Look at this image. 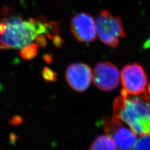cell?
I'll return each instance as SVG.
<instances>
[{
  "instance_id": "cell-1",
  "label": "cell",
  "mask_w": 150,
  "mask_h": 150,
  "mask_svg": "<svg viewBox=\"0 0 150 150\" xmlns=\"http://www.w3.org/2000/svg\"><path fill=\"white\" fill-rule=\"evenodd\" d=\"M59 24L42 17L26 20L18 15L2 18L0 21V49H21L33 43L38 36L52 40L58 36Z\"/></svg>"
},
{
  "instance_id": "cell-2",
  "label": "cell",
  "mask_w": 150,
  "mask_h": 150,
  "mask_svg": "<svg viewBox=\"0 0 150 150\" xmlns=\"http://www.w3.org/2000/svg\"><path fill=\"white\" fill-rule=\"evenodd\" d=\"M113 117L127 125L139 136L150 134V95L147 92L122 95L114 100Z\"/></svg>"
},
{
  "instance_id": "cell-3",
  "label": "cell",
  "mask_w": 150,
  "mask_h": 150,
  "mask_svg": "<svg viewBox=\"0 0 150 150\" xmlns=\"http://www.w3.org/2000/svg\"><path fill=\"white\" fill-rule=\"evenodd\" d=\"M95 26L101 41L112 48L118 46L120 39L125 37L122 20L109 11L102 10L99 12L96 18Z\"/></svg>"
},
{
  "instance_id": "cell-4",
  "label": "cell",
  "mask_w": 150,
  "mask_h": 150,
  "mask_svg": "<svg viewBox=\"0 0 150 150\" xmlns=\"http://www.w3.org/2000/svg\"><path fill=\"white\" fill-rule=\"evenodd\" d=\"M103 127L107 136L110 137L120 150H132L136 142V134L125 123L113 117H105Z\"/></svg>"
},
{
  "instance_id": "cell-5",
  "label": "cell",
  "mask_w": 150,
  "mask_h": 150,
  "mask_svg": "<svg viewBox=\"0 0 150 150\" xmlns=\"http://www.w3.org/2000/svg\"><path fill=\"white\" fill-rule=\"evenodd\" d=\"M122 95H136L146 92L147 77L144 68L137 63L126 65L121 72Z\"/></svg>"
},
{
  "instance_id": "cell-6",
  "label": "cell",
  "mask_w": 150,
  "mask_h": 150,
  "mask_svg": "<svg viewBox=\"0 0 150 150\" xmlns=\"http://www.w3.org/2000/svg\"><path fill=\"white\" fill-rule=\"evenodd\" d=\"M120 78L118 68L108 62L97 64L92 73V80L95 86L101 91L115 89L119 84Z\"/></svg>"
},
{
  "instance_id": "cell-7",
  "label": "cell",
  "mask_w": 150,
  "mask_h": 150,
  "mask_svg": "<svg viewBox=\"0 0 150 150\" xmlns=\"http://www.w3.org/2000/svg\"><path fill=\"white\" fill-rule=\"evenodd\" d=\"M70 30L76 40L82 43H90L96 38L95 21L85 12L77 13L72 17Z\"/></svg>"
},
{
  "instance_id": "cell-8",
  "label": "cell",
  "mask_w": 150,
  "mask_h": 150,
  "mask_svg": "<svg viewBox=\"0 0 150 150\" xmlns=\"http://www.w3.org/2000/svg\"><path fill=\"white\" fill-rule=\"evenodd\" d=\"M66 79L69 86L75 91L82 92L90 86L92 80V72L87 64L75 63L68 66Z\"/></svg>"
},
{
  "instance_id": "cell-9",
  "label": "cell",
  "mask_w": 150,
  "mask_h": 150,
  "mask_svg": "<svg viewBox=\"0 0 150 150\" xmlns=\"http://www.w3.org/2000/svg\"><path fill=\"white\" fill-rule=\"evenodd\" d=\"M90 150H117L111 139L108 136L97 137L91 145Z\"/></svg>"
},
{
  "instance_id": "cell-10",
  "label": "cell",
  "mask_w": 150,
  "mask_h": 150,
  "mask_svg": "<svg viewBox=\"0 0 150 150\" xmlns=\"http://www.w3.org/2000/svg\"><path fill=\"white\" fill-rule=\"evenodd\" d=\"M38 46L36 43H32L21 49L20 52L22 58L25 59H33L38 54Z\"/></svg>"
},
{
  "instance_id": "cell-11",
  "label": "cell",
  "mask_w": 150,
  "mask_h": 150,
  "mask_svg": "<svg viewBox=\"0 0 150 150\" xmlns=\"http://www.w3.org/2000/svg\"><path fill=\"white\" fill-rule=\"evenodd\" d=\"M133 150H150V134L139 136L133 147Z\"/></svg>"
},
{
  "instance_id": "cell-12",
  "label": "cell",
  "mask_w": 150,
  "mask_h": 150,
  "mask_svg": "<svg viewBox=\"0 0 150 150\" xmlns=\"http://www.w3.org/2000/svg\"><path fill=\"white\" fill-rule=\"evenodd\" d=\"M43 78L45 80L48 81H54L56 79V73L47 67H45L44 69L42 72Z\"/></svg>"
},
{
  "instance_id": "cell-13",
  "label": "cell",
  "mask_w": 150,
  "mask_h": 150,
  "mask_svg": "<svg viewBox=\"0 0 150 150\" xmlns=\"http://www.w3.org/2000/svg\"><path fill=\"white\" fill-rule=\"evenodd\" d=\"M150 47V38L149 40H148L145 44H144V48H148Z\"/></svg>"
},
{
  "instance_id": "cell-14",
  "label": "cell",
  "mask_w": 150,
  "mask_h": 150,
  "mask_svg": "<svg viewBox=\"0 0 150 150\" xmlns=\"http://www.w3.org/2000/svg\"><path fill=\"white\" fill-rule=\"evenodd\" d=\"M147 90L148 91L147 92L148 93V94H149L150 95V84L149 85V86H148V88H147Z\"/></svg>"
}]
</instances>
